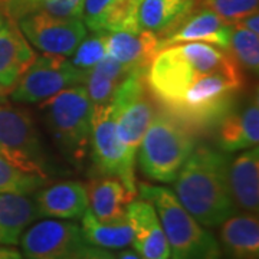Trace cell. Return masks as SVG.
Instances as JSON below:
<instances>
[{"label": "cell", "mask_w": 259, "mask_h": 259, "mask_svg": "<svg viewBox=\"0 0 259 259\" xmlns=\"http://www.w3.org/2000/svg\"><path fill=\"white\" fill-rule=\"evenodd\" d=\"M107 33L108 32H93V35H87L83 40L75 49L72 64L78 69L90 71L98 62H101L107 54Z\"/></svg>", "instance_id": "27"}, {"label": "cell", "mask_w": 259, "mask_h": 259, "mask_svg": "<svg viewBox=\"0 0 259 259\" xmlns=\"http://www.w3.org/2000/svg\"><path fill=\"white\" fill-rule=\"evenodd\" d=\"M28 42L44 54L72 56L88 35L82 18H65L49 13H30L16 20Z\"/></svg>", "instance_id": "10"}, {"label": "cell", "mask_w": 259, "mask_h": 259, "mask_svg": "<svg viewBox=\"0 0 259 259\" xmlns=\"http://www.w3.org/2000/svg\"><path fill=\"white\" fill-rule=\"evenodd\" d=\"M228 54L235 62L250 74H258L259 71V35L246 29L231 25V37Z\"/></svg>", "instance_id": "24"}, {"label": "cell", "mask_w": 259, "mask_h": 259, "mask_svg": "<svg viewBox=\"0 0 259 259\" xmlns=\"http://www.w3.org/2000/svg\"><path fill=\"white\" fill-rule=\"evenodd\" d=\"M141 199L157 212L166 235L171 259H222L219 241L197 222L177 200L173 190L150 183H139Z\"/></svg>", "instance_id": "3"}, {"label": "cell", "mask_w": 259, "mask_h": 259, "mask_svg": "<svg viewBox=\"0 0 259 259\" xmlns=\"http://www.w3.org/2000/svg\"><path fill=\"white\" fill-rule=\"evenodd\" d=\"M90 150L94 164L101 176L120 179L130 193L139 196L136 180L137 157L133 156L118 139L110 102L93 105Z\"/></svg>", "instance_id": "6"}, {"label": "cell", "mask_w": 259, "mask_h": 259, "mask_svg": "<svg viewBox=\"0 0 259 259\" xmlns=\"http://www.w3.org/2000/svg\"><path fill=\"white\" fill-rule=\"evenodd\" d=\"M47 180L36 175L19 170L8 160L0 157V193L29 194L35 193L47 185Z\"/></svg>", "instance_id": "26"}, {"label": "cell", "mask_w": 259, "mask_h": 259, "mask_svg": "<svg viewBox=\"0 0 259 259\" xmlns=\"http://www.w3.org/2000/svg\"><path fill=\"white\" fill-rule=\"evenodd\" d=\"M196 5L212 10L226 23L233 25L245 16L256 13L259 0H196Z\"/></svg>", "instance_id": "28"}, {"label": "cell", "mask_w": 259, "mask_h": 259, "mask_svg": "<svg viewBox=\"0 0 259 259\" xmlns=\"http://www.w3.org/2000/svg\"><path fill=\"white\" fill-rule=\"evenodd\" d=\"M2 13L19 20L30 13H49L65 18H82L83 0H0Z\"/></svg>", "instance_id": "23"}, {"label": "cell", "mask_w": 259, "mask_h": 259, "mask_svg": "<svg viewBox=\"0 0 259 259\" xmlns=\"http://www.w3.org/2000/svg\"><path fill=\"white\" fill-rule=\"evenodd\" d=\"M196 144V130L160 108L154 112L137 150L140 170L150 180L173 183Z\"/></svg>", "instance_id": "2"}, {"label": "cell", "mask_w": 259, "mask_h": 259, "mask_svg": "<svg viewBox=\"0 0 259 259\" xmlns=\"http://www.w3.org/2000/svg\"><path fill=\"white\" fill-rule=\"evenodd\" d=\"M139 32V2L117 0L104 13L95 32Z\"/></svg>", "instance_id": "25"}, {"label": "cell", "mask_w": 259, "mask_h": 259, "mask_svg": "<svg viewBox=\"0 0 259 259\" xmlns=\"http://www.w3.org/2000/svg\"><path fill=\"white\" fill-rule=\"evenodd\" d=\"M81 229L85 241L93 248L112 250L124 249L131 245V228L127 216L112 222H102L88 207L81 218Z\"/></svg>", "instance_id": "22"}, {"label": "cell", "mask_w": 259, "mask_h": 259, "mask_svg": "<svg viewBox=\"0 0 259 259\" xmlns=\"http://www.w3.org/2000/svg\"><path fill=\"white\" fill-rule=\"evenodd\" d=\"M196 6V0H141L140 28L161 36L177 25Z\"/></svg>", "instance_id": "21"}, {"label": "cell", "mask_w": 259, "mask_h": 259, "mask_svg": "<svg viewBox=\"0 0 259 259\" xmlns=\"http://www.w3.org/2000/svg\"><path fill=\"white\" fill-rule=\"evenodd\" d=\"M117 259H141L134 250H122Z\"/></svg>", "instance_id": "34"}, {"label": "cell", "mask_w": 259, "mask_h": 259, "mask_svg": "<svg viewBox=\"0 0 259 259\" xmlns=\"http://www.w3.org/2000/svg\"><path fill=\"white\" fill-rule=\"evenodd\" d=\"M37 218L35 200L29 196L0 193V245H19L23 232Z\"/></svg>", "instance_id": "20"}, {"label": "cell", "mask_w": 259, "mask_h": 259, "mask_svg": "<svg viewBox=\"0 0 259 259\" xmlns=\"http://www.w3.org/2000/svg\"><path fill=\"white\" fill-rule=\"evenodd\" d=\"M35 58L36 52L16 22L6 19L0 28V85L13 90Z\"/></svg>", "instance_id": "15"}, {"label": "cell", "mask_w": 259, "mask_h": 259, "mask_svg": "<svg viewBox=\"0 0 259 259\" xmlns=\"http://www.w3.org/2000/svg\"><path fill=\"white\" fill-rule=\"evenodd\" d=\"M39 218L75 221L90 207L87 186L82 182L65 180L39 189L35 199Z\"/></svg>", "instance_id": "14"}, {"label": "cell", "mask_w": 259, "mask_h": 259, "mask_svg": "<svg viewBox=\"0 0 259 259\" xmlns=\"http://www.w3.org/2000/svg\"><path fill=\"white\" fill-rule=\"evenodd\" d=\"M115 2L117 0H83L82 20L87 29L95 32L104 13L110 9Z\"/></svg>", "instance_id": "30"}, {"label": "cell", "mask_w": 259, "mask_h": 259, "mask_svg": "<svg viewBox=\"0 0 259 259\" xmlns=\"http://www.w3.org/2000/svg\"><path fill=\"white\" fill-rule=\"evenodd\" d=\"M137 2H139V3H140V2H141V0H137Z\"/></svg>", "instance_id": "37"}, {"label": "cell", "mask_w": 259, "mask_h": 259, "mask_svg": "<svg viewBox=\"0 0 259 259\" xmlns=\"http://www.w3.org/2000/svg\"><path fill=\"white\" fill-rule=\"evenodd\" d=\"M158 52V36L141 29L139 32L107 33V54L131 71L147 72Z\"/></svg>", "instance_id": "18"}, {"label": "cell", "mask_w": 259, "mask_h": 259, "mask_svg": "<svg viewBox=\"0 0 259 259\" xmlns=\"http://www.w3.org/2000/svg\"><path fill=\"white\" fill-rule=\"evenodd\" d=\"M44 124L68 161L82 163L90 151L93 104L83 85H76L39 102Z\"/></svg>", "instance_id": "4"}, {"label": "cell", "mask_w": 259, "mask_h": 259, "mask_svg": "<svg viewBox=\"0 0 259 259\" xmlns=\"http://www.w3.org/2000/svg\"><path fill=\"white\" fill-rule=\"evenodd\" d=\"M90 209L97 219L112 222L127 216V206L137 196L130 193L120 179L112 176H98L88 182Z\"/></svg>", "instance_id": "19"}, {"label": "cell", "mask_w": 259, "mask_h": 259, "mask_svg": "<svg viewBox=\"0 0 259 259\" xmlns=\"http://www.w3.org/2000/svg\"><path fill=\"white\" fill-rule=\"evenodd\" d=\"M10 91H12V90H8V88H5V87L0 85V102L8 100V97L10 95Z\"/></svg>", "instance_id": "35"}, {"label": "cell", "mask_w": 259, "mask_h": 259, "mask_svg": "<svg viewBox=\"0 0 259 259\" xmlns=\"http://www.w3.org/2000/svg\"><path fill=\"white\" fill-rule=\"evenodd\" d=\"M216 127L218 147L223 153L243 151L259 143V100L258 93L241 107H232Z\"/></svg>", "instance_id": "13"}, {"label": "cell", "mask_w": 259, "mask_h": 259, "mask_svg": "<svg viewBox=\"0 0 259 259\" xmlns=\"http://www.w3.org/2000/svg\"><path fill=\"white\" fill-rule=\"evenodd\" d=\"M5 22H6V16H5V15H3V13L0 12V28H2L3 25H5Z\"/></svg>", "instance_id": "36"}, {"label": "cell", "mask_w": 259, "mask_h": 259, "mask_svg": "<svg viewBox=\"0 0 259 259\" xmlns=\"http://www.w3.org/2000/svg\"><path fill=\"white\" fill-rule=\"evenodd\" d=\"M88 71L78 69L66 56L36 55L25 74L10 91V98L18 104H36L76 85H83Z\"/></svg>", "instance_id": "8"}, {"label": "cell", "mask_w": 259, "mask_h": 259, "mask_svg": "<svg viewBox=\"0 0 259 259\" xmlns=\"http://www.w3.org/2000/svg\"><path fill=\"white\" fill-rule=\"evenodd\" d=\"M0 259H25L22 252L9 245H0Z\"/></svg>", "instance_id": "33"}, {"label": "cell", "mask_w": 259, "mask_h": 259, "mask_svg": "<svg viewBox=\"0 0 259 259\" xmlns=\"http://www.w3.org/2000/svg\"><path fill=\"white\" fill-rule=\"evenodd\" d=\"M229 187L238 210L258 213L259 210V148L243 150L229 161Z\"/></svg>", "instance_id": "16"}, {"label": "cell", "mask_w": 259, "mask_h": 259, "mask_svg": "<svg viewBox=\"0 0 259 259\" xmlns=\"http://www.w3.org/2000/svg\"><path fill=\"white\" fill-rule=\"evenodd\" d=\"M146 74L134 71L127 75L110 102L118 139L136 157L141 139L156 112Z\"/></svg>", "instance_id": "7"}, {"label": "cell", "mask_w": 259, "mask_h": 259, "mask_svg": "<svg viewBox=\"0 0 259 259\" xmlns=\"http://www.w3.org/2000/svg\"><path fill=\"white\" fill-rule=\"evenodd\" d=\"M81 259H117L112 255L110 250L100 249V248H93L85 253V256Z\"/></svg>", "instance_id": "32"}, {"label": "cell", "mask_w": 259, "mask_h": 259, "mask_svg": "<svg viewBox=\"0 0 259 259\" xmlns=\"http://www.w3.org/2000/svg\"><path fill=\"white\" fill-rule=\"evenodd\" d=\"M19 243L25 259H81L91 249L81 226L64 219L30 225Z\"/></svg>", "instance_id": "9"}, {"label": "cell", "mask_w": 259, "mask_h": 259, "mask_svg": "<svg viewBox=\"0 0 259 259\" xmlns=\"http://www.w3.org/2000/svg\"><path fill=\"white\" fill-rule=\"evenodd\" d=\"M222 259H259L258 213H235L219 226Z\"/></svg>", "instance_id": "17"}, {"label": "cell", "mask_w": 259, "mask_h": 259, "mask_svg": "<svg viewBox=\"0 0 259 259\" xmlns=\"http://www.w3.org/2000/svg\"><path fill=\"white\" fill-rule=\"evenodd\" d=\"M131 245L141 259H170L166 235L154 206L144 199H134L127 206Z\"/></svg>", "instance_id": "12"}, {"label": "cell", "mask_w": 259, "mask_h": 259, "mask_svg": "<svg viewBox=\"0 0 259 259\" xmlns=\"http://www.w3.org/2000/svg\"><path fill=\"white\" fill-rule=\"evenodd\" d=\"M0 157L49 182V157L32 112L8 100L0 102Z\"/></svg>", "instance_id": "5"}, {"label": "cell", "mask_w": 259, "mask_h": 259, "mask_svg": "<svg viewBox=\"0 0 259 259\" xmlns=\"http://www.w3.org/2000/svg\"><path fill=\"white\" fill-rule=\"evenodd\" d=\"M121 81L114 79L108 75L102 74L97 68H91L88 71L83 87L87 90L88 98L93 105H104L111 102L114 94L117 91Z\"/></svg>", "instance_id": "29"}, {"label": "cell", "mask_w": 259, "mask_h": 259, "mask_svg": "<svg viewBox=\"0 0 259 259\" xmlns=\"http://www.w3.org/2000/svg\"><path fill=\"white\" fill-rule=\"evenodd\" d=\"M229 161L228 153L199 146L173 182L177 200L207 229L219 228L238 212L229 187Z\"/></svg>", "instance_id": "1"}, {"label": "cell", "mask_w": 259, "mask_h": 259, "mask_svg": "<svg viewBox=\"0 0 259 259\" xmlns=\"http://www.w3.org/2000/svg\"><path fill=\"white\" fill-rule=\"evenodd\" d=\"M236 26H241V28L246 29V30H250L253 33L259 35V15L258 12L256 13H252V15H248L245 18H242L241 20H238L236 23H233Z\"/></svg>", "instance_id": "31"}, {"label": "cell", "mask_w": 259, "mask_h": 259, "mask_svg": "<svg viewBox=\"0 0 259 259\" xmlns=\"http://www.w3.org/2000/svg\"><path fill=\"white\" fill-rule=\"evenodd\" d=\"M168 32L158 36V51L163 48L186 44V42H203L221 49H228L231 37V25L226 23L212 10L197 6Z\"/></svg>", "instance_id": "11"}]
</instances>
